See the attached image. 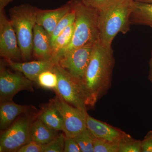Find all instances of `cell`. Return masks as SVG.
I'll return each mask as SVG.
<instances>
[{
    "mask_svg": "<svg viewBox=\"0 0 152 152\" xmlns=\"http://www.w3.org/2000/svg\"><path fill=\"white\" fill-rule=\"evenodd\" d=\"M134 1L142 2L152 3V0H134Z\"/></svg>",
    "mask_w": 152,
    "mask_h": 152,
    "instance_id": "cell-32",
    "label": "cell"
},
{
    "mask_svg": "<svg viewBox=\"0 0 152 152\" xmlns=\"http://www.w3.org/2000/svg\"><path fill=\"white\" fill-rule=\"evenodd\" d=\"M12 1L13 0H0V11L4 10L5 7Z\"/></svg>",
    "mask_w": 152,
    "mask_h": 152,
    "instance_id": "cell-30",
    "label": "cell"
},
{
    "mask_svg": "<svg viewBox=\"0 0 152 152\" xmlns=\"http://www.w3.org/2000/svg\"><path fill=\"white\" fill-rule=\"evenodd\" d=\"M58 83V77L53 69L42 72L38 76L35 82L41 88L54 91L56 89Z\"/></svg>",
    "mask_w": 152,
    "mask_h": 152,
    "instance_id": "cell-20",
    "label": "cell"
},
{
    "mask_svg": "<svg viewBox=\"0 0 152 152\" xmlns=\"http://www.w3.org/2000/svg\"><path fill=\"white\" fill-rule=\"evenodd\" d=\"M112 47L99 41L93 48L91 56L81 79L87 108H93L111 87L114 66Z\"/></svg>",
    "mask_w": 152,
    "mask_h": 152,
    "instance_id": "cell-1",
    "label": "cell"
},
{
    "mask_svg": "<svg viewBox=\"0 0 152 152\" xmlns=\"http://www.w3.org/2000/svg\"><path fill=\"white\" fill-rule=\"evenodd\" d=\"M129 1H134V0H129Z\"/></svg>",
    "mask_w": 152,
    "mask_h": 152,
    "instance_id": "cell-33",
    "label": "cell"
},
{
    "mask_svg": "<svg viewBox=\"0 0 152 152\" xmlns=\"http://www.w3.org/2000/svg\"><path fill=\"white\" fill-rule=\"evenodd\" d=\"M75 28L74 23L64 30L56 38L52 44V58L54 61L58 55L70 43L73 36Z\"/></svg>",
    "mask_w": 152,
    "mask_h": 152,
    "instance_id": "cell-19",
    "label": "cell"
},
{
    "mask_svg": "<svg viewBox=\"0 0 152 152\" xmlns=\"http://www.w3.org/2000/svg\"><path fill=\"white\" fill-rule=\"evenodd\" d=\"M132 1H124L99 11L98 26L100 42L107 47H112L114 38L118 33L126 34L130 30Z\"/></svg>",
    "mask_w": 152,
    "mask_h": 152,
    "instance_id": "cell-3",
    "label": "cell"
},
{
    "mask_svg": "<svg viewBox=\"0 0 152 152\" xmlns=\"http://www.w3.org/2000/svg\"><path fill=\"white\" fill-rule=\"evenodd\" d=\"M142 152H152V131H150L141 141Z\"/></svg>",
    "mask_w": 152,
    "mask_h": 152,
    "instance_id": "cell-29",
    "label": "cell"
},
{
    "mask_svg": "<svg viewBox=\"0 0 152 152\" xmlns=\"http://www.w3.org/2000/svg\"><path fill=\"white\" fill-rule=\"evenodd\" d=\"M125 0H82L88 7L101 11L110 7Z\"/></svg>",
    "mask_w": 152,
    "mask_h": 152,
    "instance_id": "cell-24",
    "label": "cell"
},
{
    "mask_svg": "<svg viewBox=\"0 0 152 152\" xmlns=\"http://www.w3.org/2000/svg\"><path fill=\"white\" fill-rule=\"evenodd\" d=\"M58 83L55 92L66 102L83 111L87 112L81 79L70 74L57 63L53 68Z\"/></svg>",
    "mask_w": 152,
    "mask_h": 152,
    "instance_id": "cell-6",
    "label": "cell"
},
{
    "mask_svg": "<svg viewBox=\"0 0 152 152\" xmlns=\"http://www.w3.org/2000/svg\"><path fill=\"white\" fill-rule=\"evenodd\" d=\"M94 46L80 47L66 52L56 63L73 76L82 79L89 63Z\"/></svg>",
    "mask_w": 152,
    "mask_h": 152,
    "instance_id": "cell-9",
    "label": "cell"
},
{
    "mask_svg": "<svg viewBox=\"0 0 152 152\" xmlns=\"http://www.w3.org/2000/svg\"><path fill=\"white\" fill-rule=\"evenodd\" d=\"M72 10L71 0L65 4L54 10L39 9L37 15L36 23L42 27L50 36L59 22Z\"/></svg>",
    "mask_w": 152,
    "mask_h": 152,
    "instance_id": "cell-13",
    "label": "cell"
},
{
    "mask_svg": "<svg viewBox=\"0 0 152 152\" xmlns=\"http://www.w3.org/2000/svg\"><path fill=\"white\" fill-rule=\"evenodd\" d=\"M65 139L64 134L58 135L53 140L46 144L43 152H64Z\"/></svg>",
    "mask_w": 152,
    "mask_h": 152,
    "instance_id": "cell-26",
    "label": "cell"
},
{
    "mask_svg": "<svg viewBox=\"0 0 152 152\" xmlns=\"http://www.w3.org/2000/svg\"><path fill=\"white\" fill-rule=\"evenodd\" d=\"M74 138L78 144L82 152H94L95 138L87 128Z\"/></svg>",
    "mask_w": 152,
    "mask_h": 152,
    "instance_id": "cell-21",
    "label": "cell"
},
{
    "mask_svg": "<svg viewBox=\"0 0 152 152\" xmlns=\"http://www.w3.org/2000/svg\"><path fill=\"white\" fill-rule=\"evenodd\" d=\"M72 8L75 13V28L70 43L58 55L80 47L94 45L99 41L98 15L99 11L84 4L82 0H71Z\"/></svg>",
    "mask_w": 152,
    "mask_h": 152,
    "instance_id": "cell-2",
    "label": "cell"
},
{
    "mask_svg": "<svg viewBox=\"0 0 152 152\" xmlns=\"http://www.w3.org/2000/svg\"><path fill=\"white\" fill-rule=\"evenodd\" d=\"M5 61L12 69L22 73L34 83L40 74L47 70L52 69L56 64L53 60H38L25 62H15L12 60Z\"/></svg>",
    "mask_w": 152,
    "mask_h": 152,
    "instance_id": "cell-12",
    "label": "cell"
},
{
    "mask_svg": "<svg viewBox=\"0 0 152 152\" xmlns=\"http://www.w3.org/2000/svg\"><path fill=\"white\" fill-rule=\"evenodd\" d=\"M86 126L95 138L119 144L130 136L121 130L94 118L88 113Z\"/></svg>",
    "mask_w": 152,
    "mask_h": 152,
    "instance_id": "cell-11",
    "label": "cell"
},
{
    "mask_svg": "<svg viewBox=\"0 0 152 152\" xmlns=\"http://www.w3.org/2000/svg\"><path fill=\"white\" fill-rule=\"evenodd\" d=\"M33 107L15 103L12 101L1 102L0 129L4 131L9 127L19 116L32 112Z\"/></svg>",
    "mask_w": 152,
    "mask_h": 152,
    "instance_id": "cell-14",
    "label": "cell"
},
{
    "mask_svg": "<svg viewBox=\"0 0 152 152\" xmlns=\"http://www.w3.org/2000/svg\"><path fill=\"white\" fill-rule=\"evenodd\" d=\"M142 152L141 141L136 140L131 136L119 144L118 152Z\"/></svg>",
    "mask_w": 152,
    "mask_h": 152,
    "instance_id": "cell-23",
    "label": "cell"
},
{
    "mask_svg": "<svg viewBox=\"0 0 152 152\" xmlns=\"http://www.w3.org/2000/svg\"><path fill=\"white\" fill-rule=\"evenodd\" d=\"M75 13L72 8V10L68 13L59 22L50 36L51 45L54 42L56 38L68 26L73 24L75 23Z\"/></svg>",
    "mask_w": 152,
    "mask_h": 152,
    "instance_id": "cell-22",
    "label": "cell"
},
{
    "mask_svg": "<svg viewBox=\"0 0 152 152\" xmlns=\"http://www.w3.org/2000/svg\"><path fill=\"white\" fill-rule=\"evenodd\" d=\"M119 144L95 138L94 152H118Z\"/></svg>",
    "mask_w": 152,
    "mask_h": 152,
    "instance_id": "cell-25",
    "label": "cell"
},
{
    "mask_svg": "<svg viewBox=\"0 0 152 152\" xmlns=\"http://www.w3.org/2000/svg\"><path fill=\"white\" fill-rule=\"evenodd\" d=\"M37 118L50 127L57 131H62L63 120L59 111L51 101L42 107Z\"/></svg>",
    "mask_w": 152,
    "mask_h": 152,
    "instance_id": "cell-18",
    "label": "cell"
},
{
    "mask_svg": "<svg viewBox=\"0 0 152 152\" xmlns=\"http://www.w3.org/2000/svg\"><path fill=\"white\" fill-rule=\"evenodd\" d=\"M58 132L50 127L37 117L33 122L30 130V141L45 145L54 139Z\"/></svg>",
    "mask_w": 152,
    "mask_h": 152,
    "instance_id": "cell-17",
    "label": "cell"
},
{
    "mask_svg": "<svg viewBox=\"0 0 152 152\" xmlns=\"http://www.w3.org/2000/svg\"><path fill=\"white\" fill-rule=\"evenodd\" d=\"M131 25H144L152 28V3L132 1Z\"/></svg>",
    "mask_w": 152,
    "mask_h": 152,
    "instance_id": "cell-16",
    "label": "cell"
},
{
    "mask_svg": "<svg viewBox=\"0 0 152 152\" xmlns=\"http://www.w3.org/2000/svg\"><path fill=\"white\" fill-rule=\"evenodd\" d=\"M45 145H42L34 142L30 141L21 148L18 152H43Z\"/></svg>",
    "mask_w": 152,
    "mask_h": 152,
    "instance_id": "cell-27",
    "label": "cell"
},
{
    "mask_svg": "<svg viewBox=\"0 0 152 152\" xmlns=\"http://www.w3.org/2000/svg\"><path fill=\"white\" fill-rule=\"evenodd\" d=\"M27 91L33 92V82L22 73L12 72L5 66L3 61L0 65V101L1 102L12 101L19 92Z\"/></svg>",
    "mask_w": 152,
    "mask_h": 152,
    "instance_id": "cell-8",
    "label": "cell"
},
{
    "mask_svg": "<svg viewBox=\"0 0 152 152\" xmlns=\"http://www.w3.org/2000/svg\"><path fill=\"white\" fill-rule=\"evenodd\" d=\"M150 65V73H149V79L152 83V51L151 55V59L149 62Z\"/></svg>",
    "mask_w": 152,
    "mask_h": 152,
    "instance_id": "cell-31",
    "label": "cell"
},
{
    "mask_svg": "<svg viewBox=\"0 0 152 152\" xmlns=\"http://www.w3.org/2000/svg\"><path fill=\"white\" fill-rule=\"evenodd\" d=\"M64 152H82L78 144L74 138H66Z\"/></svg>",
    "mask_w": 152,
    "mask_h": 152,
    "instance_id": "cell-28",
    "label": "cell"
},
{
    "mask_svg": "<svg viewBox=\"0 0 152 152\" xmlns=\"http://www.w3.org/2000/svg\"><path fill=\"white\" fill-rule=\"evenodd\" d=\"M32 54L38 60H53L50 37L42 27L37 23L34 28Z\"/></svg>",
    "mask_w": 152,
    "mask_h": 152,
    "instance_id": "cell-15",
    "label": "cell"
},
{
    "mask_svg": "<svg viewBox=\"0 0 152 152\" xmlns=\"http://www.w3.org/2000/svg\"><path fill=\"white\" fill-rule=\"evenodd\" d=\"M38 113L32 112L23 114L15 121L0 137V152H18L30 142V130Z\"/></svg>",
    "mask_w": 152,
    "mask_h": 152,
    "instance_id": "cell-5",
    "label": "cell"
},
{
    "mask_svg": "<svg viewBox=\"0 0 152 152\" xmlns=\"http://www.w3.org/2000/svg\"><path fill=\"white\" fill-rule=\"evenodd\" d=\"M0 55L5 60H22L16 35L4 10L0 11Z\"/></svg>",
    "mask_w": 152,
    "mask_h": 152,
    "instance_id": "cell-10",
    "label": "cell"
},
{
    "mask_svg": "<svg viewBox=\"0 0 152 152\" xmlns=\"http://www.w3.org/2000/svg\"><path fill=\"white\" fill-rule=\"evenodd\" d=\"M39 9L30 4L16 6L10 9V21L16 35L22 61L31 59L33 53L34 28Z\"/></svg>",
    "mask_w": 152,
    "mask_h": 152,
    "instance_id": "cell-4",
    "label": "cell"
},
{
    "mask_svg": "<svg viewBox=\"0 0 152 152\" xmlns=\"http://www.w3.org/2000/svg\"><path fill=\"white\" fill-rule=\"evenodd\" d=\"M50 101L61 115L62 131L66 138L75 137L86 129L87 112L71 105L58 95Z\"/></svg>",
    "mask_w": 152,
    "mask_h": 152,
    "instance_id": "cell-7",
    "label": "cell"
}]
</instances>
